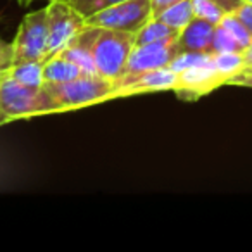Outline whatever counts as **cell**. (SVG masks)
Returning a JSON list of instances; mask_svg holds the SVG:
<instances>
[{"mask_svg":"<svg viewBox=\"0 0 252 252\" xmlns=\"http://www.w3.org/2000/svg\"><path fill=\"white\" fill-rule=\"evenodd\" d=\"M7 76L26 87H43V61L12 64L7 69Z\"/></svg>","mask_w":252,"mask_h":252,"instance_id":"4fadbf2b","label":"cell"},{"mask_svg":"<svg viewBox=\"0 0 252 252\" xmlns=\"http://www.w3.org/2000/svg\"><path fill=\"white\" fill-rule=\"evenodd\" d=\"M180 52H182V50H180L176 38L166 40V42L149 43V45L133 47L130 57H128L125 71H123L121 80L116 83V87H118V85L128 83V81L135 80V78L142 76V74L149 73V71L168 67L169 64H171V61L175 59Z\"/></svg>","mask_w":252,"mask_h":252,"instance_id":"52a82bcc","label":"cell"},{"mask_svg":"<svg viewBox=\"0 0 252 252\" xmlns=\"http://www.w3.org/2000/svg\"><path fill=\"white\" fill-rule=\"evenodd\" d=\"M47 25L49 38L45 61L59 54L87 28V16L67 0H50L47 5Z\"/></svg>","mask_w":252,"mask_h":252,"instance_id":"277c9868","label":"cell"},{"mask_svg":"<svg viewBox=\"0 0 252 252\" xmlns=\"http://www.w3.org/2000/svg\"><path fill=\"white\" fill-rule=\"evenodd\" d=\"M226 85H235V87H249L252 88V66H247L237 74V76L230 78Z\"/></svg>","mask_w":252,"mask_h":252,"instance_id":"ffe728a7","label":"cell"},{"mask_svg":"<svg viewBox=\"0 0 252 252\" xmlns=\"http://www.w3.org/2000/svg\"><path fill=\"white\" fill-rule=\"evenodd\" d=\"M18 2H19L21 5H28L30 2H32V0H18Z\"/></svg>","mask_w":252,"mask_h":252,"instance_id":"d4e9b609","label":"cell"},{"mask_svg":"<svg viewBox=\"0 0 252 252\" xmlns=\"http://www.w3.org/2000/svg\"><path fill=\"white\" fill-rule=\"evenodd\" d=\"M193 7V16L204 21L211 23V25L218 26L220 21L228 14L216 0H192Z\"/></svg>","mask_w":252,"mask_h":252,"instance_id":"2e32d148","label":"cell"},{"mask_svg":"<svg viewBox=\"0 0 252 252\" xmlns=\"http://www.w3.org/2000/svg\"><path fill=\"white\" fill-rule=\"evenodd\" d=\"M216 26L204 19L193 18L178 33V47L182 52H213V36Z\"/></svg>","mask_w":252,"mask_h":252,"instance_id":"30bf717a","label":"cell"},{"mask_svg":"<svg viewBox=\"0 0 252 252\" xmlns=\"http://www.w3.org/2000/svg\"><path fill=\"white\" fill-rule=\"evenodd\" d=\"M0 109L9 123L35 116L59 114V109L45 88L26 87L11 80L7 74L0 81Z\"/></svg>","mask_w":252,"mask_h":252,"instance_id":"7a4b0ae2","label":"cell"},{"mask_svg":"<svg viewBox=\"0 0 252 252\" xmlns=\"http://www.w3.org/2000/svg\"><path fill=\"white\" fill-rule=\"evenodd\" d=\"M9 123V119L5 118V114L2 112V109H0V126H4V125H7Z\"/></svg>","mask_w":252,"mask_h":252,"instance_id":"cb8c5ba5","label":"cell"},{"mask_svg":"<svg viewBox=\"0 0 252 252\" xmlns=\"http://www.w3.org/2000/svg\"><path fill=\"white\" fill-rule=\"evenodd\" d=\"M12 66V43L0 40V71H5Z\"/></svg>","mask_w":252,"mask_h":252,"instance_id":"44dd1931","label":"cell"},{"mask_svg":"<svg viewBox=\"0 0 252 252\" xmlns=\"http://www.w3.org/2000/svg\"><path fill=\"white\" fill-rule=\"evenodd\" d=\"M49 2H50V0H49Z\"/></svg>","mask_w":252,"mask_h":252,"instance_id":"83f0119b","label":"cell"},{"mask_svg":"<svg viewBox=\"0 0 252 252\" xmlns=\"http://www.w3.org/2000/svg\"><path fill=\"white\" fill-rule=\"evenodd\" d=\"M176 81H178V73L173 71L171 67H161V69L149 71L135 80L128 81L125 85H118L114 90L109 94L107 100L114 98L131 97V95L140 94H151V92H164V90H175Z\"/></svg>","mask_w":252,"mask_h":252,"instance_id":"9c48e42d","label":"cell"},{"mask_svg":"<svg viewBox=\"0 0 252 252\" xmlns=\"http://www.w3.org/2000/svg\"><path fill=\"white\" fill-rule=\"evenodd\" d=\"M176 2H180V0H151V4H152V18H154L156 14H159L162 9L169 7V5L176 4Z\"/></svg>","mask_w":252,"mask_h":252,"instance_id":"7402d4cb","label":"cell"},{"mask_svg":"<svg viewBox=\"0 0 252 252\" xmlns=\"http://www.w3.org/2000/svg\"><path fill=\"white\" fill-rule=\"evenodd\" d=\"M154 18L161 19L162 23L169 25L171 28L182 32L195 16H193V7L192 0H180L176 4L169 5V7L162 9L159 14H156Z\"/></svg>","mask_w":252,"mask_h":252,"instance_id":"5bb4252c","label":"cell"},{"mask_svg":"<svg viewBox=\"0 0 252 252\" xmlns=\"http://www.w3.org/2000/svg\"><path fill=\"white\" fill-rule=\"evenodd\" d=\"M178 30L171 28L158 18H151L135 35V47L149 45V43L166 42V40L178 38Z\"/></svg>","mask_w":252,"mask_h":252,"instance_id":"7c38bea8","label":"cell"},{"mask_svg":"<svg viewBox=\"0 0 252 252\" xmlns=\"http://www.w3.org/2000/svg\"><path fill=\"white\" fill-rule=\"evenodd\" d=\"M218 26H221L224 32L230 33V35L235 38V42H237L238 45L242 47V50H244L245 47H247L249 43L252 42V35L247 32V28H245V26L242 25V23L238 21V19L235 18L233 14H231V12H228V14L224 16L223 19H221Z\"/></svg>","mask_w":252,"mask_h":252,"instance_id":"e0dca14e","label":"cell"},{"mask_svg":"<svg viewBox=\"0 0 252 252\" xmlns=\"http://www.w3.org/2000/svg\"><path fill=\"white\" fill-rule=\"evenodd\" d=\"M244 2H247V4H252V0H244Z\"/></svg>","mask_w":252,"mask_h":252,"instance_id":"4316f807","label":"cell"},{"mask_svg":"<svg viewBox=\"0 0 252 252\" xmlns=\"http://www.w3.org/2000/svg\"><path fill=\"white\" fill-rule=\"evenodd\" d=\"M43 88L57 105L59 112H69L87 105L107 102L109 94L114 90V83L98 74H83L64 83H47Z\"/></svg>","mask_w":252,"mask_h":252,"instance_id":"3957f363","label":"cell"},{"mask_svg":"<svg viewBox=\"0 0 252 252\" xmlns=\"http://www.w3.org/2000/svg\"><path fill=\"white\" fill-rule=\"evenodd\" d=\"M83 69L73 61L66 59V57L52 56L50 59L43 61V85L47 83H64V81H71L74 78L83 76Z\"/></svg>","mask_w":252,"mask_h":252,"instance_id":"8fae6325","label":"cell"},{"mask_svg":"<svg viewBox=\"0 0 252 252\" xmlns=\"http://www.w3.org/2000/svg\"><path fill=\"white\" fill-rule=\"evenodd\" d=\"M47 38H49L47 7L26 14L12 42V64L26 63V61H45Z\"/></svg>","mask_w":252,"mask_h":252,"instance_id":"8992f818","label":"cell"},{"mask_svg":"<svg viewBox=\"0 0 252 252\" xmlns=\"http://www.w3.org/2000/svg\"><path fill=\"white\" fill-rule=\"evenodd\" d=\"M135 32L98 28V33L92 45L95 73L105 80L112 81L116 87L123 76L131 50L135 47Z\"/></svg>","mask_w":252,"mask_h":252,"instance_id":"6da1fadb","label":"cell"},{"mask_svg":"<svg viewBox=\"0 0 252 252\" xmlns=\"http://www.w3.org/2000/svg\"><path fill=\"white\" fill-rule=\"evenodd\" d=\"M151 18V0H118L87 16V25L95 28L137 33Z\"/></svg>","mask_w":252,"mask_h":252,"instance_id":"5b68a950","label":"cell"},{"mask_svg":"<svg viewBox=\"0 0 252 252\" xmlns=\"http://www.w3.org/2000/svg\"><path fill=\"white\" fill-rule=\"evenodd\" d=\"M242 59H244V66H252V42L242 50Z\"/></svg>","mask_w":252,"mask_h":252,"instance_id":"603a6c76","label":"cell"},{"mask_svg":"<svg viewBox=\"0 0 252 252\" xmlns=\"http://www.w3.org/2000/svg\"><path fill=\"white\" fill-rule=\"evenodd\" d=\"M213 52H242V47L230 33L224 32L221 26H216L213 36Z\"/></svg>","mask_w":252,"mask_h":252,"instance_id":"ac0fdd59","label":"cell"},{"mask_svg":"<svg viewBox=\"0 0 252 252\" xmlns=\"http://www.w3.org/2000/svg\"><path fill=\"white\" fill-rule=\"evenodd\" d=\"M226 76H223L214 67L213 57H211L204 64L178 71V81H176L175 94L180 98H185V100H197L199 97H204V95L211 94L216 88L226 85Z\"/></svg>","mask_w":252,"mask_h":252,"instance_id":"ba28073f","label":"cell"},{"mask_svg":"<svg viewBox=\"0 0 252 252\" xmlns=\"http://www.w3.org/2000/svg\"><path fill=\"white\" fill-rule=\"evenodd\" d=\"M231 14H233L235 18L247 28V32L252 35V4H247V2L242 0L240 4L231 11Z\"/></svg>","mask_w":252,"mask_h":252,"instance_id":"d6986e66","label":"cell"},{"mask_svg":"<svg viewBox=\"0 0 252 252\" xmlns=\"http://www.w3.org/2000/svg\"><path fill=\"white\" fill-rule=\"evenodd\" d=\"M5 74H7V69H5V71H0V81H2V78H4Z\"/></svg>","mask_w":252,"mask_h":252,"instance_id":"484cf974","label":"cell"},{"mask_svg":"<svg viewBox=\"0 0 252 252\" xmlns=\"http://www.w3.org/2000/svg\"><path fill=\"white\" fill-rule=\"evenodd\" d=\"M213 64L226 80L237 76L245 67L242 52H213Z\"/></svg>","mask_w":252,"mask_h":252,"instance_id":"9a60e30c","label":"cell"}]
</instances>
